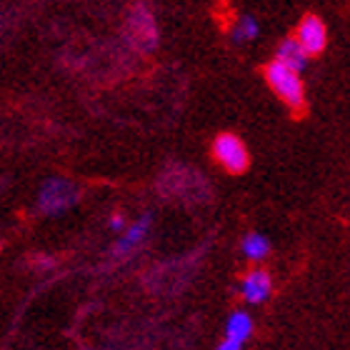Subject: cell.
<instances>
[{"mask_svg": "<svg viewBox=\"0 0 350 350\" xmlns=\"http://www.w3.org/2000/svg\"><path fill=\"white\" fill-rule=\"evenodd\" d=\"M241 250H243V256L248 258V260L260 262V260H265V258H268L270 243H268V238H265V235H260V233H248L245 238H243Z\"/></svg>", "mask_w": 350, "mask_h": 350, "instance_id": "obj_11", "label": "cell"}, {"mask_svg": "<svg viewBox=\"0 0 350 350\" xmlns=\"http://www.w3.org/2000/svg\"><path fill=\"white\" fill-rule=\"evenodd\" d=\"M273 293V278L268 270L253 268L241 280V295L248 306H262Z\"/></svg>", "mask_w": 350, "mask_h": 350, "instance_id": "obj_6", "label": "cell"}, {"mask_svg": "<svg viewBox=\"0 0 350 350\" xmlns=\"http://www.w3.org/2000/svg\"><path fill=\"white\" fill-rule=\"evenodd\" d=\"M228 36H230V40H233L235 45L253 43V40L260 36V25H258V21L253 18V15H243V18L235 21V25L230 28Z\"/></svg>", "mask_w": 350, "mask_h": 350, "instance_id": "obj_10", "label": "cell"}, {"mask_svg": "<svg viewBox=\"0 0 350 350\" xmlns=\"http://www.w3.org/2000/svg\"><path fill=\"white\" fill-rule=\"evenodd\" d=\"M81 198L78 185L66 178H51L43 183V188L38 193V211L43 215H60V213L70 211Z\"/></svg>", "mask_w": 350, "mask_h": 350, "instance_id": "obj_3", "label": "cell"}, {"mask_svg": "<svg viewBox=\"0 0 350 350\" xmlns=\"http://www.w3.org/2000/svg\"><path fill=\"white\" fill-rule=\"evenodd\" d=\"M128 33L135 48L140 51H153L158 43V28H155L153 13L146 5H135L128 15Z\"/></svg>", "mask_w": 350, "mask_h": 350, "instance_id": "obj_5", "label": "cell"}, {"mask_svg": "<svg viewBox=\"0 0 350 350\" xmlns=\"http://www.w3.org/2000/svg\"><path fill=\"white\" fill-rule=\"evenodd\" d=\"M310 58H313V55L303 48V43H300L298 38H285V40H280V45H278V51H275V60L291 66L293 70H298V73L306 70Z\"/></svg>", "mask_w": 350, "mask_h": 350, "instance_id": "obj_9", "label": "cell"}, {"mask_svg": "<svg viewBox=\"0 0 350 350\" xmlns=\"http://www.w3.org/2000/svg\"><path fill=\"white\" fill-rule=\"evenodd\" d=\"M108 226H110V230H125V220H123V215H120V213H113V215H110V220H108Z\"/></svg>", "mask_w": 350, "mask_h": 350, "instance_id": "obj_14", "label": "cell"}, {"mask_svg": "<svg viewBox=\"0 0 350 350\" xmlns=\"http://www.w3.org/2000/svg\"><path fill=\"white\" fill-rule=\"evenodd\" d=\"M265 83L280 100L293 110V113H303L306 110V88H303V78L298 70H293L291 66H285L280 60H273L262 70Z\"/></svg>", "mask_w": 350, "mask_h": 350, "instance_id": "obj_1", "label": "cell"}, {"mask_svg": "<svg viewBox=\"0 0 350 350\" xmlns=\"http://www.w3.org/2000/svg\"><path fill=\"white\" fill-rule=\"evenodd\" d=\"M148 230H150V215H148V213H143L135 223H131V226L125 228V233L120 235V241L110 248V260H125L133 250L138 248L140 243L146 241Z\"/></svg>", "mask_w": 350, "mask_h": 350, "instance_id": "obj_7", "label": "cell"}, {"mask_svg": "<svg viewBox=\"0 0 350 350\" xmlns=\"http://www.w3.org/2000/svg\"><path fill=\"white\" fill-rule=\"evenodd\" d=\"M215 350H243V340H235V338H223L220 345Z\"/></svg>", "mask_w": 350, "mask_h": 350, "instance_id": "obj_13", "label": "cell"}, {"mask_svg": "<svg viewBox=\"0 0 350 350\" xmlns=\"http://www.w3.org/2000/svg\"><path fill=\"white\" fill-rule=\"evenodd\" d=\"M226 336L228 338H235V340H248L250 336H253V318H250L248 313H243V310H238V313H233L230 318H228L226 323Z\"/></svg>", "mask_w": 350, "mask_h": 350, "instance_id": "obj_12", "label": "cell"}, {"mask_svg": "<svg viewBox=\"0 0 350 350\" xmlns=\"http://www.w3.org/2000/svg\"><path fill=\"white\" fill-rule=\"evenodd\" d=\"M295 38L303 43V48L310 55H321L325 51V45H328V28H325V23L318 15H306L300 21L298 30H295Z\"/></svg>", "mask_w": 350, "mask_h": 350, "instance_id": "obj_8", "label": "cell"}, {"mask_svg": "<svg viewBox=\"0 0 350 350\" xmlns=\"http://www.w3.org/2000/svg\"><path fill=\"white\" fill-rule=\"evenodd\" d=\"M158 190L165 198H183V200H203L211 188L203 180V175L183 165H170L158 180Z\"/></svg>", "mask_w": 350, "mask_h": 350, "instance_id": "obj_2", "label": "cell"}, {"mask_svg": "<svg viewBox=\"0 0 350 350\" xmlns=\"http://www.w3.org/2000/svg\"><path fill=\"white\" fill-rule=\"evenodd\" d=\"M211 150H213L215 163H218L226 173L241 175L248 170L250 153H248V148H245V143H243L235 133H220L218 138L213 140Z\"/></svg>", "mask_w": 350, "mask_h": 350, "instance_id": "obj_4", "label": "cell"}]
</instances>
